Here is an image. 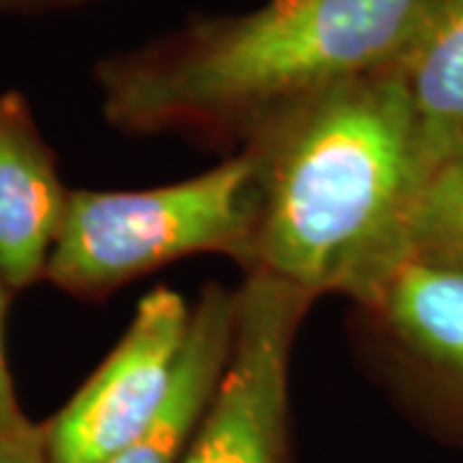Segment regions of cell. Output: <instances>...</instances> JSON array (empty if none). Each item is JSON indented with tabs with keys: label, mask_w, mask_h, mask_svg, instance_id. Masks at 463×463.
<instances>
[{
	"label": "cell",
	"mask_w": 463,
	"mask_h": 463,
	"mask_svg": "<svg viewBox=\"0 0 463 463\" xmlns=\"http://www.w3.org/2000/svg\"><path fill=\"white\" fill-rule=\"evenodd\" d=\"M255 157L260 214L245 273L368 309L407 265L428 170L394 65L337 83L268 121Z\"/></svg>",
	"instance_id": "6da1fadb"
},
{
	"label": "cell",
	"mask_w": 463,
	"mask_h": 463,
	"mask_svg": "<svg viewBox=\"0 0 463 463\" xmlns=\"http://www.w3.org/2000/svg\"><path fill=\"white\" fill-rule=\"evenodd\" d=\"M430 0H294L203 18L96 67L103 116L129 134L245 145L332 85L392 67Z\"/></svg>",
	"instance_id": "7a4b0ae2"
},
{
	"label": "cell",
	"mask_w": 463,
	"mask_h": 463,
	"mask_svg": "<svg viewBox=\"0 0 463 463\" xmlns=\"http://www.w3.org/2000/svg\"><path fill=\"white\" fill-rule=\"evenodd\" d=\"M258 214V165L248 149L170 185L70 191L44 279L72 297L103 298L191 255H227L248 268Z\"/></svg>",
	"instance_id": "3957f363"
},
{
	"label": "cell",
	"mask_w": 463,
	"mask_h": 463,
	"mask_svg": "<svg viewBox=\"0 0 463 463\" xmlns=\"http://www.w3.org/2000/svg\"><path fill=\"white\" fill-rule=\"evenodd\" d=\"M237 291L230 364L183 463H291V353L315 298L263 273Z\"/></svg>",
	"instance_id": "277c9868"
},
{
	"label": "cell",
	"mask_w": 463,
	"mask_h": 463,
	"mask_svg": "<svg viewBox=\"0 0 463 463\" xmlns=\"http://www.w3.org/2000/svg\"><path fill=\"white\" fill-rule=\"evenodd\" d=\"M191 307L173 288L139 298L132 325L60 412L42 425L50 463H106L160 412L181 364Z\"/></svg>",
	"instance_id": "5b68a950"
},
{
	"label": "cell",
	"mask_w": 463,
	"mask_h": 463,
	"mask_svg": "<svg viewBox=\"0 0 463 463\" xmlns=\"http://www.w3.org/2000/svg\"><path fill=\"white\" fill-rule=\"evenodd\" d=\"M365 312L463 443V276L404 265Z\"/></svg>",
	"instance_id": "8992f818"
},
{
	"label": "cell",
	"mask_w": 463,
	"mask_h": 463,
	"mask_svg": "<svg viewBox=\"0 0 463 463\" xmlns=\"http://www.w3.org/2000/svg\"><path fill=\"white\" fill-rule=\"evenodd\" d=\"M67 196L29 103L0 93V279L8 291L44 279Z\"/></svg>",
	"instance_id": "52a82bcc"
},
{
	"label": "cell",
	"mask_w": 463,
	"mask_h": 463,
	"mask_svg": "<svg viewBox=\"0 0 463 463\" xmlns=\"http://www.w3.org/2000/svg\"><path fill=\"white\" fill-rule=\"evenodd\" d=\"M240 291L209 283L191 309L181 364L160 412L106 463H183L230 364Z\"/></svg>",
	"instance_id": "ba28073f"
},
{
	"label": "cell",
	"mask_w": 463,
	"mask_h": 463,
	"mask_svg": "<svg viewBox=\"0 0 463 463\" xmlns=\"http://www.w3.org/2000/svg\"><path fill=\"white\" fill-rule=\"evenodd\" d=\"M430 173L463 139V0H430L394 62Z\"/></svg>",
	"instance_id": "9c48e42d"
},
{
	"label": "cell",
	"mask_w": 463,
	"mask_h": 463,
	"mask_svg": "<svg viewBox=\"0 0 463 463\" xmlns=\"http://www.w3.org/2000/svg\"><path fill=\"white\" fill-rule=\"evenodd\" d=\"M407 265L463 276V139L420 185L407 234Z\"/></svg>",
	"instance_id": "30bf717a"
},
{
	"label": "cell",
	"mask_w": 463,
	"mask_h": 463,
	"mask_svg": "<svg viewBox=\"0 0 463 463\" xmlns=\"http://www.w3.org/2000/svg\"><path fill=\"white\" fill-rule=\"evenodd\" d=\"M5 294H8V286L0 279V430L18 432L33 428V422L24 414L21 404H18L14 379H11V368H8V361H5V343H3Z\"/></svg>",
	"instance_id": "8fae6325"
},
{
	"label": "cell",
	"mask_w": 463,
	"mask_h": 463,
	"mask_svg": "<svg viewBox=\"0 0 463 463\" xmlns=\"http://www.w3.org/2000/svg\"><path fill=\"white\" fill-rule=\"evenodd\" d=\"M0 463H50L42 425L29 430H0Z\"/></svg>",
	"instance_id": "7c38bea8"
},
{
	"label": "cell",
	"mask_w": 463,
	"mask_h": 463,
	"mask_svg": "<svg viewBox=\"0 0 463 463\" xmlns=\"http://www.w3.org/2000/svg\"><path fill=\"white\" fill-rule=\"evenodd\" d=\"M85 0H0V11H14V14H42V11H57L80 5Z\"/></svg>",
	"instance_id": "4fadbf2b"
},
{
	"label": "cell",
	"mask_w": 463,
	"mask_h": 463,
	"mask_svg": "<svg viewBox=\"0 0 463 463\" xmlns=\"http://www.w3.org/2000/svg\"><path fill=\"white\" fill-rule=\"evenodd\" d=\"M273 3H294V0H273Z\"/></svg>",
	"instance_id": "5bb4252c"
}]
</instances>
